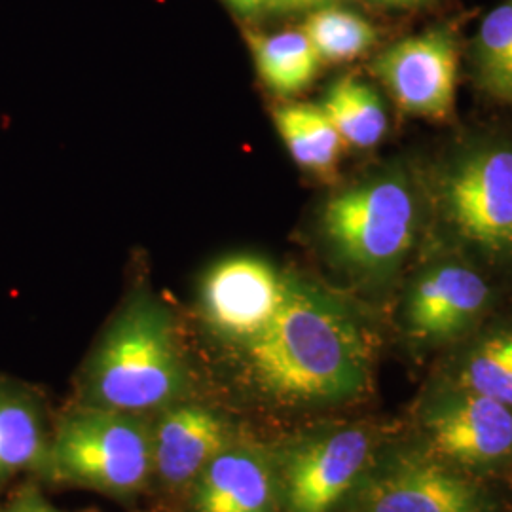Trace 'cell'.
<instances>
[{
	"mask_svg": "<svg viewBox=\"0 0 512 512\" xmlns=\"http://www.w3.org/2000/svg\"><path fill=\"white\" fill-rule=\"evenodd\" d=\"M245 382L283 404L334 403L359 395L370 372V349L342 304L298 281L272 321L238 346Z\"/></svg>",
	"mask_w": 512,
	"mask_h": 512,
	"instance_id": "obj_1",
	"label": "cell"
},
{
	"mask_svg": "<svg viewBox=\"0 0 512 512\" xmlns=\"http://www.w3.org/2000/svg\"><path fill=\"white\" fill-rule=\"evenodd\" d=\"M86 384L93 406L139 416L181 399L186 368L160 302L139 294L116 315L93 353Z\"/></svg>",
	"mask_w": 512,
	"mask_h": 512,
	"instance_id": "obj_2",
	"label": "cell"
},
{
	"mask_svg": "<svg viewBox=\"0 0 512 512\" xmlns=\"http://www.w3.org/2000/svg\"><path fill=\"white\" fill-rule=\"evenodd\" d=\"M48 456L63 480L103 494H137L152 476V429L139 414L90 404L61 420Z\"/></svg>",
	"mask_w": 512,
	"mask_h": 512,
	"instance_id": "obj_3",
	"label": "cell"
},
{
	"mask_svg": "<svg viewBox=\"0 0 512 512\" xmlns=\"http://www.w3.org/2000/svg\"><path fill=\"white\" fill-rule=\"evenodd\" d=\"M416 205L403 177L391 173L372 177L325 203L323 236L349 268L365 274L389 272L412 247Z\"/></svg>",
	"mask_w": 512,
	"mask_h": 512,
	"instance_id": "obj_4",
	"label": "cell"
},
{
	"mask_svg": "<svg viewBox=\"0 0 512 512\" xmlns=\"http://www.w3.org/2000/svg\"><path fill=\"white\" fill-rule=\"evenodd\" d=\"M444 209L459 236L494 256H512V148H478L448 173Z\"/></svg>",
	"mask_w": 512,
	"mask_h": 512,
	"instance_id": "obj_5",
	"label": "cell"
},
{
	"mask_svg": "<svg viewBox=\"0 0 512 512\" xmlns=\"http://www.w3.org/2000/svg\"><path fill=\"white\" fill-rule=\"evenodd\" d=\"M372 71L404 112L448 120L458 88V38L444 27L403 38L374 59Z\"/></svg>",
	"mask_w": 512,
	"mask_h": 512,
	"instance_id": "obj_6",
	"label": "cell"
},
{
	"mask_svg": "<svg viewBox=\"0 0 512 512\" xmlns=\"http://www.w3.org/2000/svg\"><path fill=\"white\" fill-rule=\"evenodd\" d=\"M285 285L287 279L258 256L224 258L203 279V317L220 338L241 346L272 321Z\"/></svg>",
	"mask_w": 512,
	"mask_h": 512,
	"instance_id": "obj_7",
	"label": "cell"
},
{
	"mask_svg": "<svg viewBox=\"0 0 512 512\" xmlns=\"http://www.w3.org/2000/svg\"><path fill=\"white\" fill-rule=\"evenodd\" d=\"M370 439L359 427L330 431L296 446L285 461L287 512H330L365 469Z\"/></svg>",
	"mask_w": 512,
	"mask_h": 512,
	"instance_id": "obj_8",
	"label": "cell"
},
{
	"mask_svg": "<svg viewBox=\"0 0 512 512\" xmlns=\"http://www.w3.org/2000/svg\"><path fill=\"white\" fill-rule=\"evenodd\" d=\"M232 442L228 421L213 408L171 404L152 429V475L169 490L188 488Z\"/></svg>",
	"mask_w": 512,
	"mask_h": 512,
	"instance_id": "obj_9",
	"label": "cell"
},
{
	"mask_svg": "<svg viewBox=\"0 0 512 512\" xmlns=\"http://www.w3.org/2000/svg\"><path fill=\"white\" fill-rule=\"evenodd\" d=\"M440 456L486 465L512 452V408L475 391H463L437 404L425 421Z\"/></svg>",
	"mask_w": 512,
	"mask_h": 512,
	"instance_id": "obj_10",
	"label": "cell"
},
{
	"mask_svg": "<svg viewBox=\"0 0 512 512\" xmlns=\"http://www.w3.org/2000/svg\"><path fill=\"white\" fill-rule=\"evenodd\" d=\"M277 475L251 444H228L192 484V512H277Z\"/></svg>",
	"mask_w": 512,
	"mask_h": 512,
	"instance_id": "obj_11",
	"label": "cell"
},
{
	"mask_svg": "<svg viewBox=\"0 0 512 512\" xmlns=\"http://www.w3.org/2000/svg\"><path fill=\"white\" fill-rule=\"evenodd\" d=\"M490 300L486 281L471 268L444 264L421 275L408 298V325L423 340L452 338L467 329Z\"/></svg>",
	"mask_w": 512,
	"mask_h": 512,
	"instance_id": "obj_12",
	"label": "cell"
},
{
	"mask_svg": "<svg viewBox=\"0 0 512 512\" xmlns=\"http://www.w3.org/2000/svg\"><path fill=\"white\" fill-rule=\"evenodd\" d=\"M361 512H480V495L435 463L406 461L368 486Z\"/></svg>",
	"mask_w": 512,
	"mask_h": 512,
	"instance_id": "obj_13",
	"label": "cell"
},
{
	"mask_svg": "<svg viewBox=\"0 0 512 512\" xmlns=\"http://www.w3.org/2000/svg\"><path fill=\"white\" fill-rule=\"evenodd\" d=\"M50 454L37 399L16 385L0 384V484Z\"/></svg>",
	"mask_w": 512,
	"mask_h": 512,
	"instance_id": "obj_14",
	"label": "cell"
},
{
	"mask_svg": "<svg viewBox=\"0 0 512 512\" xmlns=\"http://www.w3.org/2000/svg\"><path fill=\"white\" fill-rule=\"evenodd\" d=\"M262 82L281 97L306 90L319 73L321 59L302 29L274 35H247Z\"/></svg>",
	"mask_w": 512,
	"mask_h": 512,
	"instance_id": "obj_15",
	"label": "cell"
},
{
	"mask_svg": "<svg viewBox=\"0 0 512 512\" xmlns=\"http://www.w3.org/2000/svg\"><path fill=\"white\" fill-rule=\"evenodd\" d=\"M274 120L296 164L313 173H330L336 167L346 143L325 110L304 103L281 105Z\"/></svg>",
	"mask_w": 512,
	"mask_h": 512,
	"instance_id": "obj_16",
	"label": "cell"
},
{
	"mask_svg": "<svg viewBox=\"0 0 512 512\" xmlns=\"http://www.w3.org/2000/svg\"><path fill=\"white\" fill-rule=\"evenodd\" d=\"M321 109L351 147H376L387 133V114L380 95L357 76L338 78L325 95Z\"/></svg>",
	"mask_w": 512,
	"mask_h": 512,
	"instance_id": "obj_17",
	"label": "cell"
},
{
	"mask_svg": "<svg viewBox=\"0 0 512 512\" xmlns=\"http://www.w3.org/2000/svg\"><path fill=\"white\" fill-rule=\"evenodd\" d=\"M473 65L482 92L512 107V0H503L480 23Z\"/></svg>",
	"mask_w": 512,
	"mask_h": 512,
	"instance_id": "obj_18",
	"label": "cell"
},
{
	"mask_svg": "<svg viewBox=\"0 0 512 512\" xmlns=\"http://www.w3.org/2000/svg\"><path fill=\"white\" fill-rule=\"evenodd\" d=\"M304 35L321 61L342 63L368 52L378 31L368 19L338 4L310 12L302 25Z\"/></svg>",
	"mask_w": 512,
	"mask_h": 512,
	"instance_id": "obj_19",
	"label": "cell"
},
{
	"mask_svg": "<svg viewBox=\"0 0 512 512\" xmlns=\"http://www.w3.org/2000/svg\"><path fill=\"white\" fill-rule=\"evenodd\" d=\"M459 380L463 389L512 408V330H501L482 340L471 351Z\"/></svg>",
	"mask_w": 512,
	"mask_h": 512,
	"instance_id": "obj_20",
	"label": "cell"
},
{
	"mask_svg": "<svg viewBox=\"0 0 512 512\" xmlns=\"http://www.w3.org/2000/svg\"><path fill=\"white\" fill-rule=\"evenodd\" d=\"M342 0H272L268 12L277 14H298V12H315L319 8H327L340 4Z\"/></svg>",
	"mask_w": 512,
	"mask_h": 512,
	"instance_id": "obj_21",
	"label": "cell"
},
{
	"mask_svg": "<svg viewBox=\"0 0 512 512\" xmlns=\"http://www.w3.org/2000/svg\"><path fill=\"white\" fill-rule=\"evenodd\" d=\"M4 512H67L61 511L54 507L52 503H48L42 495L35 490H27L23 494L18 495V499L6 509Z\"/></svg>",
	"mask_w": 512,
	"mask_h": 512,
	"instance_id": "obj_22",
	"label": "cell"
},
{
	"mask_svg": "<svg viewBox=\"0 0 512 512\" xmlns=\"http://www.w3.org/2000/svg\"><path fill=\"white\" fill-rule=\"evenodd\" d=\"M226 2L243 16H253L258 12L270 10L272 6V0H226Z\"/></svg>",
	"mask_w": 512,
	"mask_h": 512,
	"instance_id": "obj_23",
	"label": "cell"
},
{
	"mask_svg": "<svg viewBox=\"0 0 512 512\" xmlns=\"http://www.w3.org/2000/svg\"><path fill=\"white\" fill-rule=\"evenodd\" d=\"M376 4H382L387 8H401V10H410V8H421V6H427L435 0H372Z\"/></svg>",
	"mask_w": 512,
	"mask_h": 512,
	"instance_id": "obj_24",
	"label": "cell"
}]
</instances>
